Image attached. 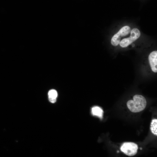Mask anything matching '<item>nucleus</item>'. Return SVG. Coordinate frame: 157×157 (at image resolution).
Returning <instances> with one entry per match:
<instances>
[{
  "mask_svg": "<svg viewBox=\"0 0 157 157\" xmlns=\"http://www.w3.org/2000/svg\"><path fill=\"white\" fill-rule=\"evenodd\" d=\"M147 105L145 98L142 96L136 94L133 97V100H130L127 103V106L132 112L137 113L144 110Z\"/></svg>",
  "mask_w": 157,
  "mask_h": 157,
  "instance_id": "f257e3e1",
  "label": "nucleus"
},
{
  "mask_svg": "<svg viewBox=\"0 0 157 157\" xmlns=\"http://www.w3.org/2000/svg\"><path fill=\"white\" fill-rule=\"evenodd\" d=\"M131 30L130 27L128 26H126L122 27L112 37L111 41V44L115 46H117L121 41V38L129 34Z\"/></svg>",
  "mask_w": 157,
  "mask_h": 157,
  "instance_id": "f03ea898",
  "label": "nucleus"
},
{
  "mask_svg": "<svg viewBox=\"0 0 157 157\" xmlns=\"http://www.w3.org/2000/svg\"><path fill=\"white\" fill-rule=\"evenodd\" d=\"M130 33L129 37L123 39L120 42L119 44L121 47L125 48L128 47L139 38L140 35V31L136 28L133 29Z\"/></svg>",
  "mask_w": 157,
  "mask_h": 157,
  "instance_id": "7ed1b4c3",
  "label": "nucleus"
},
{
  "mask_svg": "<svg viewBox=\"0 0 157 157\" xmlns=\"http://www.w3.org/2000/svg\"><path fill=\"white\" fill-rule=\"evenodd\" d=\"M138 149L137 145L133 142H124L121 146V150L125 154L129 156L135 155Z\"/></svg>",
  "mask_w": 157,
  "mask_h": 157,
  "instance_id": "20e7f679",
  "label": "nucleus"
},
{
  "mask_svg": "<svg viewBox=\"0 0 157 157\" xmlns=\"http://www.w3.org/2000/svg\"><path fill=\"white\" fill-rule=\"evenodd\" d=\"M149 60L152 71L157 72V51H155L151 52L149 56Z\"/></svg>",
  "mask_w": 157,
  "mask_h": 157,
  "instance_id": "39448f33",
  "label": "nucleus"
},
{
  "mask_svg": "<svg viewBox=\"0 0 157 157\" xmlns=\"http://www.w3.org/2000/svg\"><path fill=\"white\" fill-rule=\"evenodd\" d=\"M91 113L94 116H97L101 119L102 118L103 111L101 108L99 106L93 107L91 109Z\"/></svg>",
  "mask_w": 157,
  "mask_h": 157,
  "instance_id": "423d86ee",
  "label": "nucleus"
},
{
  "mask_svg": "<svg viewBox=\"0 0 157 157\" xmlns=\"http://www.w3.org/2000/svg\"><path fill=\"white\" fill-rule=\"evenodd\" d=\"M48 95L49 100L51 102L53 103L56 102L58 93L56 90L51 89L48 92Z\"/></svg>",
  "mask_w": 157,
  "mask_h": 157,
  "instance_id": "0eeeda50",
  "label": "nucleus"
},
{
  "mask_svg": "<svg viewBox=\"0 0 157 157\" xmlns=\"http://www.w3.org/2000/svg\"><path fill=\"white\" fill-rule=\"evenodd\" d=\"M150 129L151 132L155 135H157V119L152 120L150 125Z\"/></svg>",
  "mask_w": 157,
  "mask_h": 157,
  "instance_id": "6e6552de",
  "label": "nucleus"
},
{
  "mask_svg": "<svg viewBox=\"0 0 157 157\" xmlns=\"http://www.w3.org/2000/svg\"><path fill=\"white\" fill-rule=\"evenodd\" d=\"M135 46V44H133L132 45V46L133 47H134Z\"/></svg>",
  "mask_w": 157,
  "mask_h": 157,
  "instance_id": "1a4fd4ad",
  "label": "nucleus"
},
{
  "mask_svg": "<svg viewBox=\"0 0 157 157\" xmlns=\"http://www.w3.org/2000/svg\"><path fill=\"white\" fill-rule=\"evenodd\" d=\"M140 149L141 150H142V148H140Z\"/></svg>",
  "mask_w": 157,
  "mask_h": 157,
  "instance_id": "9d476101",
  "label": "nucleus"
},
{
  "mask_svg": "<svg viewBox=\"0 0 157 157\" xmlns=\"http://www.w3.org/2000/svg\"><path fill=\"white\" fill-rule=\"evenodd\" d=\"M117 151V152H119V151Z\"/></svg>",
  "mask_w": 157,
  "mask_h": 157,
  "instance_id": "9b49d317",
  "label": "nucleus"
}]
</instances>
